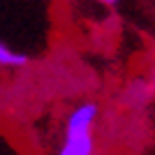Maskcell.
Listing matches in <instances>:
<instances>
[{"label": "cell", "instance_id": "7a4b0ae2", "mask_svg": "<svg viewBox=\"0 0 155 155\" xmlns=\"http://www.w3.org/2000/svg\"><path fill=\"white\" fill-rule=\"evenodd\" d=\"M30 63V56H28L23 49L14 46L12 42L0 37V72H16L23 70L26 65Z\"/></svg>", "mask_w": 155, "mask_h": 155}, {"label": "cell", "instance_id": "6da1fadb", "mask_svg": "<svg viewBox=\"0 0 155 155\" xmlns=\"http://www.w3.org/2000/svg\"><path fill=\"white\" fill-rule=\"evenodd\" d=\"M100 120V104L93 100L74 104L63 118L58 153L60 155H91L95 153V127Z\"/></svg>", "mask_w": 155, "mask_h": 155}, {"label": "cell", "instance_id": "3957f363", "mask_svg": "<svg viewBox=\"0 0 155 155\" xmlns=\"http://www.w3.org/2000/svg\"><path fill=\"white\" fill-rule=\"evenodd\" d=\"M93 2H97V5H104V7H114V5H118L120 0H93Z\"/></svg>", "mask_w": 155, "mask_h": 155}]
</instances>
